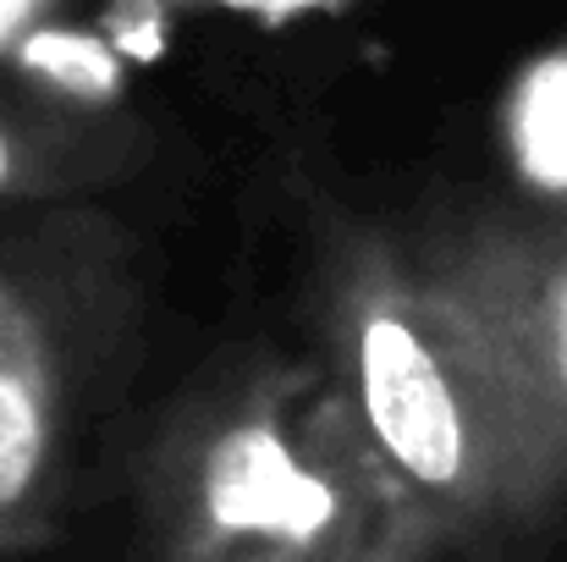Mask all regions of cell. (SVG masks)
Segmentation results:
<instances>
[{
	"mask_svg": "<svg viewBox=\"0 0 567 562\" xmlns=\"http://www.w3.org/2000/svg\"><path fill=\"white\" fill-rule=\"evenodd\" d=\"M39 6H44V0H0V44H6V39H11Z\"/></svg>",
	"mask_w": 567,
	"mask_h": 562,
	"instance_id": "cell-7",
	"label": "cell"
},
{
	"mask_svg": "<svg viewBox=\"0 0 567 562\" xmlns=\"http://www.w3.org/2000/svg\"><path fill=\"white\" fill-rule=\"evenodd\" d=\"M100 139L61 122L0 116V198H55L78 183H100Z\"/></svg>",
	"mask_w": 567,
	"mask_h": 562,
	"instance_id": "cell-5",
	"label": "cell"
},
{
	"mask_svg": "<svg viewBox=\"0 0 567 562\" xmlns=\"http://www.w3.org/2000/svg\"><path fill=\"white\" fill-rule=\"evenodd\" d=\"M254 6H298V0H254Z\"/></svg>",
	"mask_w": 567,
	"mask_h": 562,
	"instance_id": "cell-8",
	"label": "cell"
},
{
	"mask_svg": "<svg viewBox=\"0 0 567 562\" xmlns=\"http://www.w3.org/2000/svg\"><path fill=\"white\" fill-rule=\"evenodd\" d=\"M518 155L535 177L567 183V61L540 67L518 94Z\"/></svg>",
	"mask_w": 567,
	"mask_h": 562,
	"instance_id": "cell-6",
	"label": "cell"
},
{
	"mask_svg": "<svg viewBox=\"0 0 567 562\" xmlns=\"http://www.w3.org/2000/svg\"><path fill=\"white\" fill-rule=\"evenodd\" d=\"M150 562H441L446 535L337 370L248 365L188 402L144 474Z\"/></svg>",
	"mask_w": 567,
	"mask_h": 562,
	"instance_id": "cell-2",
	"label": "cell"
},
{
	"mask_svg": "<svg viewBox=\"0 0 567 562\" xmlns=\"http://www.w3.org/2000/svg\"><path fill=\"white\" fill-rule=\"evenodd\" d=\"M50 254L0 248V558L50 541L78 386L89 370V309Z\"/></svg>",
	"mask_w": 567,
	"mask_h": 562,
	"instance_id": "cell-3",
	"label": "cell"
},
{
	"mask_svg": "<svg viewBox=\"0 0 567 562\" xmlns=\"http://www.w3.org/2000/svg\"><path fill=\"white\" fill-rule=\"evenodd\" d=\"M496 248H502L518 326L567 408V237L496 221Z\"/></svg>",
	"mask_w": 567,
	"mask_h": 562,
	"instance_id": "cell-4",
	"label": "cell"
},
{
	"mask_svg": "<svg viewBox=\"0 0 567 562\" xmlns=\"http://www.w3.org/2000/svg\"><path fill=\"white\" fill-rule=\"evenodd\" d=\"M320 337L446 552L524 546L563 519L567 408L518 326L496 221L430 243L342 232Z\"/></svg>",
	"mask_w": 567,
	"mask_h": 562,
	"instance_id": "cell-1",
	"label": "cell"
}]
</instances>
